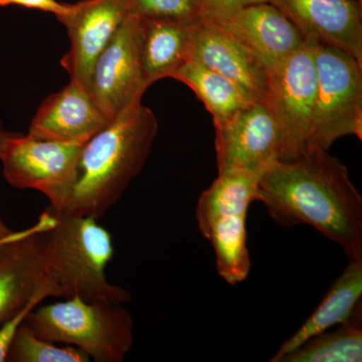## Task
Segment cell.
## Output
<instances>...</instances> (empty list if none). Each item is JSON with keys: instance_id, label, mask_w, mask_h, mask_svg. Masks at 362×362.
I'll return each mask as SVG.
<instances>
[{"instance_id": "obj_29", "label": "cell", "mask_w": 362, "mask_h": 362, "mask_svg": "<svg viewBox=\"0 0 362 362\" xmlns=\"http://www.w3.org/2000/svg\"></svg>"}, {"instance_id": "obj_22", "label": "cell", "mask_w": 362, "mask_h": 362, "mask_svg": "<svg viewBox=\"0 0 362 362\" xmlns=\"http://www.w3.org/2000/svg\"><path fill=\"white\" fill-rule=\"evenodd\" d=\"M132 16L142 20L195 23L202 18L201 0H131Z\"/></svg>"}, {"instance_id": "obj_2", "label": "cell", "mask_w": 362, "mask_h": 362, "mask_svg": "<svg viewBox=\"0 0 362 362\" xmlns=\"http://www.w3.org/2000/svg\"><path fill=\"white\" fill-rule=\"evenodd\" d=\"M158 133L156 114L142 103L111 121L83 145L66 214L103 218L141 173Z\"/></svg>"}, {"instance_id": "obj_11", "label": "cell", "mask_w": 362, "mask_h": 362, "mask_svg": "<svg viewBox=\"0 0 362 362\" xmlns=\"http://www.w3.org/2000/svg\"><path fill=\"white\" fill-rule=\"evenodd\" d=\"M214 126L218 173L249 170L264 173L279 160L280 135L264 102H252Z\"/></svg>"}, {"instance_id": "obj_27", "label": "cell", "mask_w": 362, "mask_h": 362, "mask_svg": "<svg viewBox=\"0 0 362 362\" xmlns=\"http://www.w3.org/2000/svg\"><path fill=\"white\" fill-rule=\"evenodd\" d=\"M14 135H16V133L9 132V131L4 129L2 124L0 123V157H1L2 153H4L7 141Z\"/></svg>"}, {"instance_id": "obj_21", "label": "cell", "mask_w": 362, "mask_h": 362, "mask_svg": "<svg viewBox=\"0 0 362 362\" xmlns=\"http://www.w3.org/2000/svg\"><path fill=\"white\" fill-rule=\"evenodd\" d=\"M6 361L11 362H89L90 357L77 347H59L37 337L28 324H21L16 332Z\"/></svg>"}, {"instance_id": "obj_6", "label": "cell", "mask_w": 362, "mask_h": 362, "mask_svg": "<svg viewBox=\"0 0 362 362\" xmlns=\"http://www.w3.org/2000/svg\"><path fill=\"white\" fill-rule=\"evenodd\" d=\"M314 59L317 89L308 149L329 150L345 136L361 140L362 64L349 52L319 42Z\"/></svg>"}, {"instance_id": "obj_26", "label": "cell", "mask_w": 362, "mask_h": 362, "mask_svg": "<svg viewBox=\"0 0 362 362\" xmlns=\"http://www.w3.org/2000/svg\"><path fill=\"white\" fill-rule=\"evenodd\" d=\"M21 232V230H20V232H16V230H11V228L4 223L1 216H0V247H1L2 245L6 244V243L11 242V240L16 239V238L20 235Z\"/></svg>"}, {"instance_id": "obj_3", "label": "cell", "mask_w": 362, "mask_h": 362, "mask_svg": "<svg viewBox=\"0 0 362 362\" xmlns=\"http://www.w3.org/2000/svg\"><path fill=\"white\" fill-rule=\"evenodd\" d=\"M54 221L42 233L47 273L62 298L124 304L130 292L112 284L106 270L114 255L110 233L93 216L49 207Z\"/></svg>"}, {"instance_id": "obj_20", "label": "cell", "mask_w": 362, "mask_h": 362, "mask_svg": "<svg viewBox=\"0 0 362 362\" xmlns=\"http://www.w3.org/2000/svg\"><path fill=\"white\" fill-rule=\"evenodd\" d=\"M312 337L278 362H361L362 305L351 318Z\"/></svg>"}, {"instance_id": "obj_25", "label": "cell", "mask_w": 362, "mask_h": 362, "mask_svg": "<svg viewBox=\"0 0 362 362\" xmlns=\"http://www.w3.org/2000/svg\"><path fill=\"white\" fill-rule=\"evenodd\" d=\"M204 11L202 16H223L237 11L240 7L257 4V2L268 1V0H201Z\"/></svg>"}, {"instance_id": "obj_23", "label": "cell", "mask_w": 362, "mask_h": 362, "mask_svg": "<svg viewBox=\"0 0 362 362\" xmlns=\"http://www.w3.org/2000/svg\"><path fill=\"white\" fill-rule=\"evenodd\" d=\"M47 298H52L49 293H40L33 298L30 303L26 304L21 311L0 325V362L6 361L7 354L11 349V343L16 337V332L20 329L21 324L25 322L26 317Z\"/></svg>"}, {"instance_id": "obj_9", "label": "cell", "mask_w": 362, "mask_h": 362, "mask_svg": "<svg viewBox=\"0 0 362 362\" xmlns=\"http://www.w3.org/2000/svg\"><path fill=\"white\" fill-rule=\"evenodd\" d=\"M141 21L130 16L98 57L87 90L100 110L110 121L141 103L148 89L139 57Z\"/></svg>"}, {"instance_id": "obj_1", "label": "cell", "mask_w": 362, "mask_h": 362, "mask_svg": "<svg viewBox=\"0 0 362 362\" xmlns=\"http://www.w3.org/2000/svg\"><path fill=\"white\" fill-rule=\"evenodd\" d=\"M256 202L278 225L311 226L349 261H361L362 197L349 168L328 150L310 148L274 162L259 178Z\"/></svg>"}, {"instance_id": "obj_7", "label": "cell", "mask_w": 362, "mask_h": 362, "mask_svg": "<svg viewBox=\"0 0 362 362\" xmlns=\"http://www.w3.org/2000/svg\"><path fill=\"white\" fill-rule=\"evenodd\" d=\"M317 42L306 40L301 49L268 69L264 103L280 135L279 160H290L308 149L317 89Z\"/></svg>"}, {"instance_id": "obj_24", "label": "cell", "mask_w": 362, "mask_h": 362, "mask_svg": "<svg viewBox=\"0 0 362 362\" xmlns=\"http://www.w3.org/2000/svg\"><path fill=\"white\" fill-rule=\"evenodd\" d=\"M20 6L30 9L54 13V16H64L68 13L69 4H61L57 0H0V6Z\"/></svg>"}, {"instance_id": "obj_17", "label": "cell", "mask_w": 362, "mask_h": 362, "mask_svg": "<svg viewBox=\"0 0 362 362\" xmlns=\"http://www.w3.org/2000/svg\"><path fill=\"white\" fill-rule=\"evenodd\" d=\"M139 57L147 87L162 78H173L189 59L195 23L142 20Z\"/></svg>"}, {"instance_id": "obj_28", "label": "cell", "mask_w": 362, "mask_h": 362, "mask_svg": "<svg viewBox=\"0 0 362 362\" xmlns=\"http://www.w3.org/2000/svg\"><path fill=\"white\" fill-rule=\"evenodd\" d=\"M4 245H6V244H4ZM2 246H4V245H2Z\"/></svg>"}, {"instance_id": "obj_10", "label": "cell", "mask_w": 362, "mask_h": 362, "mask_svg": "<svg viewBox=\"0 0 362 362\" xmlns=\"http://www.w3.org/2000/svg\"><path fill=\"white\" fill-rule=\"evenodd\" d=\"M49 209L35 225L0 247V325L40 294L62 298L58 286L47 273L42 233L52 226Z\"/></svg>"}, {"instance_id": "obj_19", "label": "cell", "mask_w": 362, "mask_h": 362, "mask_svg": "<svg viewBox=\"0 0 362 362\" xmlns=\"http://www.w3.org/2000/svg\"><path fill=\"white\" fill-rule=\"evenodd\" d=\"M173 78L190 88L213 116L214 123L221 122L255 102L239 86L199 62L188 59Z\"/></svg>"}, {"instance_id": "obj_15", "label": "cell", "mask_w": 362, "mask_h": 362, "mask_svg": "<svg viewBox=\"0 0 362 362\" xmlns=\"http://www.w3.org/2000/svg\"><path fill=\"white\" fill-rule=\"evenodd\" d=\"M189 59L228 78L254 101L264 102L268 69L244 45L202 16L195 23Z\"/></svg>"}, {"instance_id": "obj_4", "label": "cell", "mask_w": 362, "mask_h": 362, "mask_svg": "<svg viewBox=\"0 0 362 362\" xmlns=\"http://www.w3.org/2000/svg\"><path fill=\"white\" fill-rule=\"evenodd\" d=\"M122 305L65 298L35 307L25 323L37 337L77 347L90 361L122 362L134 343V321Z\"/></svg>"}, {"instance_id": "obj_14", "label": "cell", "mask_w": 362, "mask_h": 362, "mask_svg": "<svg viewBox=\"0 0 362 362\" xmlns=\"http://www.w3.org/2000/svg\"><path fill=\"white\" fill-rule=\"evenodd\" d=\"M305 40L338 47L362 64L361 0H268Z\"/></svg>"}, {"instance_id": "obj_16", "label": "cell", "mask_w": 362, "mask_h": 362, "mask_svg": "<svg viewBox=\"0 0 362 362\" xmlns=\"http://www.w3.org/2000/svg\"><path fill=\"white\" fill-rule=\"evenodd\" d=\"M110 122L87 88L71 81L42 102L28 134L54 141L87 142Z\"/></svg>"}, {"instance_id": "obj_8", "label": "cell", "mask_w": 362, "mask_h": 362, "mask_svg": "<svg viewBox=\"0 0 362 362\" xmlns=\"http://www.w3.org/2000/svg\"><path fill=\"white\" fill-rule=\"evenodd\" d=\"M84 144L16 133L0 157L4 177L18 189L37 190L49 199V206L64 211L73 194Z\"/></svg>"}, {"instance_id": "obj_12", "label": "cell", "mask_w": 362, "mask_h": 362, "mask_svg": "<svg viewBox=\"0 0 362 362\" xmlns=\"http://www.w3.org/2000/svg\"><path fill=\"white\" fill-rule=\"evenodd\" d=\"M130 16L131 0H83L69 4L68 13L57 18L70 37V49L61 65L71 81L87 88L98 57Z\"/></svg>"}, {"instance_id": "obj_13", "label": "cell", "mask_w": 362, "mask_h": 362, "mask_svg": "<svg viewBox=\"0 0 362 362\" xmlns=\"http://www.w3.org/2000/svg\"><path fill=\"white\" fill-rule=\"evenodd\" d=\"M244 45L266 66L277 65L306 40L282 11L268 1L240 7L223 16H202Z\"/></svg>"}, {"instance_id": "obj_18", "label": "cell", "mask_w": 362, "mask_h": 362, "mask_svg": "<svg viewBox=\"0 0 362 362\" xmlns=\"http://www.w3.org/2000/svg\"><path fill=\"white\" fill-rule=\"evenodd\" d=\"M362 259L349 261V265L330 286L322 301L306 321L286 340L271 362H278L281 357L289 354L312 337L345 322L361 306Z\"/></svg>"}, {"instance_id": "obj_5", "label": "cell", "mask_w": 362, "mask_h": 362, "mask_svg": "<svg viewBox=\"0 0 362 362\" xmlns=\"http://www.w3.org/2000/svg\"><path fill=\"white\" fill-rule=\"evenodd\" d=\"M262 175L249 170L218 173L197 201L199 232L211 242L216 271L230 285L244 282L251 271L247 216Z\"/></svg>"}]
</instances>
